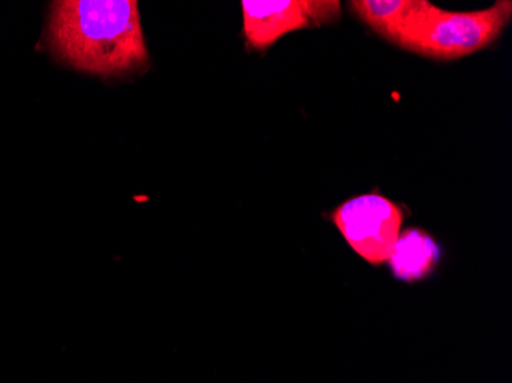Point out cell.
Masks as SVG:
<instances>
[{"label": "cell", "instance_id": "3957f363", "mask_svg": "<svg viewBox=\"0 0 512 383\" xmlns=\"http://www.w3.org/2000/svg\"><path fill=\"white\" fill-rule=\"evenodd\" d=\"M332 220L348 246L373 266L384 264L401 235L404 212L378 192L342 203Z\"/></svg>", "mask_w": 512, "mask_h": 383}, {"label": "cell", "instance_id": "8992f818", "mask_svg": "<svg viewBox=\"0 0 512 383\" xmlns=\"http://www.w3.org/2000/svg\"><path fill=\"white\" fill-rule=\"evenodd\" d=\"M411 2L413 0H356L350 5L371 30L390 42L410 10Z\"/></svg>", "mask_w": 512, "mask_h": 383}, {"label": "cell", "instance_id": "6da1fadb", "mask_svg": "<svg viewBox=\"0 0 512 383\" xmlns=\"http://www.w3.org/2000/svg\"><path fill=\"white\" fill-rule=\"evenodd\" d=\"M46 36L54 56L83 73L122 77L149 63L134 0L54 2Z\"/></svg>", "mask_w": 512, "mask_h": 383}, {"label": "cell", "instance_id": "7a4b0ae2", "mask_svg": "<svg viewBox=\"0 0 512 383\" xmlns=\"http://www.w3.org/2000/svg\"><path fill=\"white\" fill-rule=\"evenodd\" d=\"M512 17L511 0L479 11H447L428 0H413L390 42L419 56L453 60L491 45Z\"/></svg>", "mask_w": 512, "mask_h": 383}, {"label": "cell", "instance_id": "277c9868", "mask_svg": "<svg viewBox=\"0 0 512 383\" xmlns=\"http://www.w3.org/2000/svg\"><path fill=\"white\" fill-rule=\"evenodd\" d=\"M244 36L255 50H266L293 31L318 28L341 17L338 0H244Z\"/></svg>", "mask_w": 512, "mask_h": 383}, {"label": "cell", "instance_id": "5b68a950", "mask_svg": "<svg viewBox=\"0 0 512 383\" xmlns=\"http://www.w3.org/2000/svg\"><path fill=\"white\" fill-rule=\"evenodd\" d=\"M439 261L440 249L433 236L411 227L399 235L387 262L396 278L413 282L427 278Z\"/></svg>", "mask_w": 512, "mask_h": 383}]
</instances>
